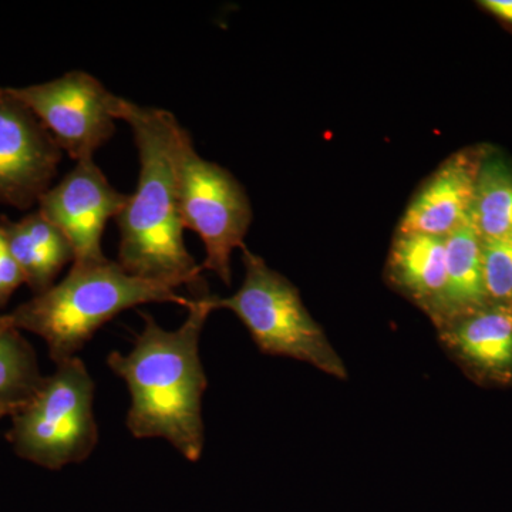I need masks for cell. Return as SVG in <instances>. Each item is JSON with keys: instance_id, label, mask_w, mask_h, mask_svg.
I'll return each instance as SVG.
<instances>
[{"instance_id": "obj_1", "label": "cell", "mask_w": 512, "mask_h": 512, "mask_svg": "<svg viewBox=\"0 0 512 512\" xmlns=\"http://www.w3.org/2000/svg\"><path fill=\"white\" fill-rule=\"evenodd\" d=\"M210 291L191 295L187 319L165 330L141 312L144 328L127 355L111 352L107 365L127 383L131 396L126 426L136 439H164L191 463L205 444L202 397L208 380L200 359V339L217 309Z\"/></svg>"}, {"instance_id": "obj_2", "label": "cell", "mask_w": 512, "mask_h": 512, "mask_svg": "<svg viewBox=\"0 0 512 512\" xmlns=\"http://www.w3.org/2000/svg\"><path fill=\"white\" fill-rule=\"evenodd\" d=\"M119 120L133 133L140 158L136 192L117 215L119 262L128 274L191 295L208 289L202 268L188 252L178 207L173 146L178 121L171 111L140 106L121 97Z\"/></svg>"}, {"instance_id": "obj_3", "label": "cell", "mask_w": 512, "mask_h": 512, "mask_svg": "<svg viewBox=\"0 0 512 512\" xmlns=\"http://www.w3.org/2000/svg\"><path fill=\"white\" fill-rule=\"evenodd\" d=\"M191 298L175 289L128 274L106 258L94 264H73L63 281L33 296L3 318L20 332L45 340L55 365L77 357L97 330L127 309L146 303H177Z\"/></svg>"}, {"instance_id": "obj_4", "label": "cell", "mask_w": 512, "mask_h": 512, "mask_svg": "<svg viewBox=\"0 0 512 512\" xmlns=\"http://www.w3.org/2000/svg\"><path fill=\"white\" fill-rule=\"evenodd\" d=\"M242 261L241 288L218 298L217 309L234 312L265 355L291 357L336 379H348V367L303 305L298 288L247 247L242 248Z\"/></svg>"}, {"instance_id": "obj_5", "label": "cell", "mask_w": 512, "mask_h": 512, "mask_svg": "<svg viewBox=\"0 0 512 512\" xmlns=\"http://www.w3.org/2000/svg\"><path fill=\"white\" fill-rule=\"evenodd\" d=\"M94 382L79 357L56 365L35 396L10 416L6 439L16 456L47 470L80 464L99 443Z\"/></svg>"}, {"instance_id": "obj_6", "label": "cell", "mask_w": 512, "mask_h": 512, "mask_svg": "<svg viewBox=\"0 0 512 512\" xmlns=\"http://www.w3.org/2000/svg\"><path fill=\"white\" fill-rule=\"evenodd\" d=\"M173 158L181 220L204 244L201 268L231 286L232 252L245 247L254 217L247 191L227 168L198 154L181 123L175 130Z\"/></svg>"}, {"instance_id": "obj_7", "label": "cell", "mask_w": 512, "mask_h": 512, "mask_svg": "<svg viewBox=\"0 0 512 512\" xmlns=\"http://www.w3.org/2000/svg\"><path fill=\"white\" fill-rule=\"evenodd\" d=\"M12 90L76 163L93 160L116 133L121 97L93 74L72 70L49 82Z\"/></svg>"}, {"instance_id": "obj_8", "label": "cell", "mask_w": 512, "mask_h": 512, "mask_svg": "<svg viewBox=\"0 0 512 512\" xmlns=\"http://www.w3.org/2000/svg\"><path fill=\"white\" fill-rule=\"evenodd\" d=\"M62 148L13 93L0 87V204L28 211L53 187Z\"/></svg>"}, {"instance_id": "obj_9", "label": "cell", "mask_w": 512, "mask_h": 512, "mask_svg": "<svg viewBox=\"0 0 512 512\" xmlns=\"http://www.w3.org/2000/svg\"><path fill=\"white\" fill-rule=\"evenodd\" d=\"M128 197L110 184L94 160H84L40 198L37 210L69 239L73 264H94L107 258L101 245L104 229Z\"/></svg>"}, {"instance_id": "obj_10", "label": "cell", "mask_w": 512, "mask_h": 512, "mask_svg": "<svg viewBox=\"0 0 512 512\" xmlns=\"http://www.w3.org/2000/svg\"><path fill=\"white\" fill-rule=\"evenodd\" d=\"M485 146L451 154L421 183L396 232L446 238L470 220Z\"/></svg>"}, {"instance_id": "obj_11", "label": "cell", "mask_w": 512, "mask_h": 512, "mask_svg": "<svg viewBox=\"0 0 512 512\" xmlns=\"http://www.w3.org/2000/svg\"><path fill=\"white\" fill-rule=\"evenodd\" d=\"M448 355L484 382H512V303H487L437 329Z\"/></svg>"}, {"instance_id": "obj_12", "label": "cell", "mask_w": 512, "mask_h": 512, "mask_svg": "<svg viewBox=\"0 0 512 512\" xmlns=\"http://www.w3.org/2000/svg\"><path fill=\"white\" fill-rule=\"evenodd\" d=\"M384 278L390 288L416 305L436 326L446 293V239L396 232Z\"/></svg>"}, {"instance_id": "obj_13", "label": "cell", "mask_w": 512, "mask_h": 512, "mask_svg": "<svg viewBox=\"0 0 512 512\" xmlns=\"http://www.w3.org/2000/svg\"><path fill=\"white\" fill-rule=\"evenodd\" d=\"M0 225L33 296L49 291L64 266L73 264L74 251L69 239L39 210L18 221L2 217Z\"/></svg>"}, {"instance_id": "obj_14", "label": "cell", "mask_w": 512, "mask_h": 512, "mask_svg": "<svg viewBox=\"0 0 512 512\" xmlns=\"http://www.w3.org/2000/svg\"><path fill=\"white\" fill-rule=\"evenodd\" d=\"M446 293L443 313L434 328L487 305L483 276V238L467 220L446 238Z\"/></svg>"}, {"instance_id": "obj_15", "label": "cell", "mask_w": 512, "mask_h": 512, "mask_svg": "<svg viewBox=\"0 0 512 512\" xmlns=\"http://www.w3.org/2000/svg\"><path fill=\"white\" fill-rule=\"evenodd\" d=\"M471 220L483 239H512V163L485 146Z\"/></svg>"}, {"instance_id": "obj_16", "label": "cell", "mask_w": 512, "mask_h": 512, "mask_svg": "<svg viewBox=\"0 0 512 512\" xmlns=\"http://www.w3.org/2000/svg\"><path fill=\"white\" fill-rule=\"evenodd\" d=\"M43 380L35 349L0 315V404L12 414L18 412L35 396Z\"/></svg>"}, {"instance_id": "obj_17", "label": "cell", "mask_w": 512, "mask_h": 512, "mask_svg": "<svg viewBox=\"0 0 512 512\" xmlns=\"http://www.w3.org/2000/svg\"><path fill=\"white\" fill-rule=\"evenodd\" d=\"M483 276L488 303H512V239H483Z\"/></svg>"}, {"instance_id": "obj_18", "label": "cell", "mask_w": 512, "mask_h": 512, "mask_svg": "<svg viewBox=\"0 0 512 512\" xmlns=\"http://www.w3.org/2000/svg\"><path fill=\"white\" fill-rule=\"evenodd\" d=\"M25 276L10 252L8 241L0 225V311L8 305L13 293L25 285Z\"/></svg>"}, {"instance_id": "obj_19", "label": "cell", "mask_w": 512, "mask_h": 512, "mask_svg": "<svg viewBox=\"0 0 512 512\" xmlns=\"http://www.w3.org/2000/svg\"><path fill=\"white\" fill-rule=\"evenodd\" d=\"M481 8L488 10L495 18L512 26V0H483Z\"/></svg>"}, {"instance_id": "obj_20", "label": "cell", "mask_w": 512, "mask_h": 512, "mask_svg": "<svg viewBox=\"0 0 512 512\" xmlns=\"http://www.w3.org/2000/svg\"><path fill=\"white\" fill-rule=\"evenodd\" d=\"M6 416H12V413H10V410L9 409H6L5 406H2V404H0V419H3V417H6Z\"/></svg>"}]
</instances>
